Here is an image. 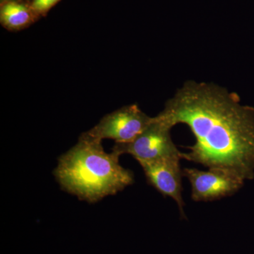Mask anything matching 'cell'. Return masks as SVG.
<instances>
[{
	"instance_id": "cell-1",
	"label": "cell",
	"mask_w": 254,
	"mask_h": 254,
	"mask_svg": "<svg viewBox=\"0 0 254 254\" xmlns=\"http://www.w3.org/2000/svg\"><path fill=\"white\" fill-rule=\"evenodd\" d=\"M172 127L183 124L195 137L182 159L231 174L243 182L254 177V108L235 92L190 80L157 115Z\"/></svg>"
},
{
	"instance_id": "cell-2",
	"label": "cell",
	"mask_w": 254,
	"mask_h": 254,
	"mask_svg": "<svg viewBox=\"0 0 254 254\" xmlns=\"http://www.w3.org/2000/svg\"><path fill=\"white\" fill-rule=\"evenodd\" d=\"M101 142L83 133L60 157L54 172L64 190L88 203L115 195L134 182L133 173L120 165V155L106 153Z\"/></svg>"
},
{
	"instance_id": "cell-3",
	"label": "cell",
	"mask_w": 254,
	"mask_h": 254,
	"mask_svg": "<svg viewBox=\"0 0 254 254\" xmlns=\"http://www.w3.org/2000/svg\"><path fill=\"white\" fill-rule=\"evenodd\" d=\"M172 127L153 118L151 123L141 134L129 143H115L113 151L118 155L129 154L138 163L164 159H182V152L171 137Z\"/></svg>"
},
{
	"instance_id": "cell-4",
	"label": "cell",
	"mask_w": 254,
	"mask_h": 254,
	"mask_svg": "<svg viewBox=\"0 0 254 254\" xmlns=\"http://www.w3.org/2000/svg\"><path fill=\"white\" fill-rule=\"evenodd\" d=\"M152 120L153 118L143 113L138 105L132 104L108 114L85 133L100 141L110 138L115 143H129L144 131Z\"/></svg>"
},
{
	"instance_id": "cell-5",
	"label": "cell",
	"mask_w": 254,
	"mask_h": 254,
	"mask_svg": "<svg viewBox=\"0 0 254 254\" xmlns=\"http://www.w3.org/2000/svg\"><path fill=\"white\" fill-rule=\"evenodd\" d=\"M183 176L191 186V198L195 201H212L235 194L245 182L231 174L208 169L202 171L195 168H185Z\"/></svg>"
},
{
	"instance_id": "cell-6",
	"label": "cell",
	"mask_w": 254,
	"mask_h": 254,
	"mask_svg": "<svg viewBox=\"0 0 254 254\" xmlns=\"http://www.w3.org/2000/svg\"><path fill=\"white\" fill-rule=\"evenodd\" d=\"M181 159H164L139 163L147 181L164 196L176 202L180 215L185 216V202L182 198V178L183 170L180 167Z\"/></svg>"
},
{
	"instance_id": "cell-7",
	"label": "cell",
	"mask_w": 254,
	"mask_h": 254,
	"mask_svg": "<svg viewBox=\"0 0 254 254\" xmlns=\"http://www.w3.org/2000/svg\"><path fill=\"white\" fill-rule=\"evenodd\" d=\"M38 16L31 5L16 1L1 2L0 20L1 25L9 31H20L27 28Z\"/></svg>"
},
{
	"instance_id": "cell-8",
	"label": "cell",
	"mask_w": 254,
	"mask_h": 254,
	"mask_svg": "<svg viewBox=\"0 0 254 254\" xmlns=\"http://www.w3.org/2000/svg\"><path fill=\"white\" fill-rule=\"evenodd\" d=\"M60 1L61 0H33L31 5L37 14L41 16V15L46 14Z\"/></svg>"
},
{
	"instance_id": "cell-9",
	"label": "cell",
	"mask_w": 254,
	"mask_h": 254,
	"mask_svg": "<svg viewBox=\"0 0 254 254\" xmlns=\"http://www.w3.org/2000/svg\"><path fill=\"white\" fill-rule=\"evenodd\" d=\"M21 1V0H1V2H4V1Z\"/></svg>"
}]
</instances>
